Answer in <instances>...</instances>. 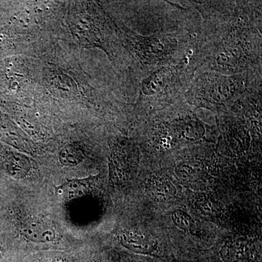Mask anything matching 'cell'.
Instances as JSON below:
<instances>
[{"label": "cell", "mask_w": 262, "mask_h": 262, "mask_svg": "<svg viewBox=\"0 0 262 262\" xmlns=\"http://www.w3.org/2000/svg\"><path fill=\"white\" fill-rule=\"evenodd\" d=\"M115 30L127 58L135 70L138 82L153 71L176 64L195 54L201 23L189 24L171 32L144 35L113 18Z\"/></svg>", "instance_id": "cell-2"}, {"label": "cell", "mask_w": 262, "mask_h": 262, "mask_svg": "<svg viewBox=\"0 0 262 262\" xmlns=\"http://www.w3.org/2000/svg\"><path fill=\"white\" fill-rule=\"evenodd\" d=\"M147 138V148L154 152H166L176 148L214 141L215 127L205 123L196 108L184 98L153 113L141 122Z\"/></svg>", "instance_id": "cell-3"}, {"label": "cell", "mask_w": 262, "mask_h": 262, "mask_svg": "<svg viewBox=\"0 0 262 262\" xmlns=\"http://www.w3.org/2000/svg\"><path fill=\"white\" fill-rule=\"evenodd\" d=\"M19 232L33 244H50L57 239L56 229L47 221L30 218L19 226Z\"/></svg>", "instance_id": "cell-9"}, {"label": "cell", "mask_w": 262, "mask_h": 262, "mask_svg": "<svg viewBox=\"0 0 262 262\" xmlns=\"http://www.w3.org/2000/svg\"><path fill=\"white\" fill-rule=\"evenodd\" d=\"M215 118L222 132V149L232 156L243 154L249 146L251 140L247 122L229 113L218 114Z\"/></svg>", "instance_id": "cell-7"}, {"label": "cell", "mask_w": 262, "mask_h": 262, "mask_svg": "<svg viewBox=\"0 0 262 262\" xmlns=\"http://www.w3.org/2000/svg\"><path fill=\"white\" fill-rule=\"evenodd\" d=\"M29 262H67V259L61 256H49V257L35 258Z\"/></svg>", "instance_id": "cell-17"}, {"label": "cell", "mask_w": 262, "mask_h": 262, "mask_svg": "<svg viewBox=\"0 0 262 262\" xmlns=\"http://www.w3.org/2000/svg\"><path fill=\"white\" fill-rule=\"evenodd\" d=\"M31 161L27 155L0 145V168L11 178H25L31 170Z\"/></svg>", "instance_id": "cell-10"}, {"label": "cell", "mask_w": 262, "mask_h": 262, "mask_svg": "<svg viewBox=\"0 0 262 262\" xmlns=\"http://www.w3.org/2000/svg\"><path fill=\"white\" fill-rule=\"evenodd\" d=\"M172 220L179 229L185 231L188 233L194 234L195 233L196 229V225L194 220L188 215L185 212L177 210L172 213Z\"/></svg>", "instance_id": "cell-16"}, {"label": "cell", "mask_w": 262, "mask_h": 262, "mask_svg": "<svg viewBox=\"0 0 262 262\" xmlns=\"http://www.w3.org/2000/svg\"><path fill=\"white\" fill-rule=\"evenodd\" d=\"M83 149L77 144H67L61 149L58 160L63 166L74 167L83 161Z\"/></svg>", "instance_id": "cell-14"}, {"label": "cell", "mask_w": 262, "mask_h": 262, "mask_svg": "<svg viewBox=\"0 0 262 262\" xmlns=\"http://www.w3.org/2000/svg\"><path fill=\"white\" fill-rule=\"evenodd\" d=\"M70 26L74 37L81 46L103 50L116 63L122 48L117 38L113 18L97 5L84 4L70 12Z\"/></svg>", "instance_id": "cell-6"}, {"label": "cell", "mask_w": 262, "mask_h": 262, "mask_svg": "<svg viewBox=\"0 0 262 262\" xmlns=\"http://www.w3.org/2000/svg\"><path fill=\"white\" fill-rule=\"evenodd\" d=\"M0 139L9 145L29 152L28 141L23 132L11 120L0 116Z\"/></svg>", "instance_id": "cell-11"}, {"label": "cell", "mask_w": 262, "mask_h": 262, "mask_svg": "<svg viewBox=\"0 0 262 262\" xmlns=\"http://www.w3.org/2000/svg\"><path fill=\"white\" fill-rule=\"evenodd\" d=\"M0 262H9L8 258H7L6 251L1 245H0Z\"/></svg>", "instance_id": "cell-18"}, {"label": "cell", "mask_w": 262, "mask_h": 262, "mask_svg": "<svg viewBox=\"0 0 262 262\" xmlns=\"http://www.w3.org/2000/svg\"><path fill=\"white\" fill-rule=\"evenodd\" d=\"M261 75L258 72L225 75L206 71L194 77L184 100L196 110L206 108L215 115L226 113L248 90L261 87Z\"/></svg>", "instance_id": "cell-5"}, {"label": "cell", "mask_w": 262, "mask_h": 262, "mask_svg": "<svg viewBox=\"0 0 262 262\" xmlns=\"http://www.w3.org/2000/svg\"><path fill=\"white\" fill-rule=\"evenodd\" d=\"M44 76L48 89L57 97L72 99L78 94L77 82L60 69L48 67Z\"/></svg>", "instance_id": "cell-8"}, {"label": "cell", "mask_w": 262, "mask_h": 262, "mask_svg": "<svg viewBox=\"0 0 262 262\" xmlns=\"http://www.w3.org/2000/svg\"><path fill=\"white\" fill-rule=\"evenodd\" d=\"M148 189L158 199H167L176 194L173 185L168 181L162 179H151L148 184Z\"/></svg>", "instance_id": "cell-15"}, {"label": "cell", "mask_w": 262, "mask_h": 262, "mask_svg": "<svg viewBox=\"0 0 262 262\" xmlns=\"http://www.w3.org/2000/svg\"><path fill=\"white\" fill-rule=\"evenodd\" d=\"M120 242L124 247L131 251L141 254H147L154 251L155 245L152 239L144 234L128 232L122 234Z\"/></svg>", "instance_id": "cell-12"}, {"label": "cell", "mask_w": 262, "mask_h": 262, "mask_svg": "<svg viewBox=\"0 0 262 262\" xmlns=\"http://www.w3.org/2000/svg\"><path fill=\"white\" fill-rule=\"evenodd\" d=\"M202 67L195 53L178 63L160 67L140 80L137 100L133 106L134 121L141 123L153 113L184 98L196 71Z\"/></svg>", "instance_id": "cell-4"}, {"label": "cell", "mask_w": 262, "mask_h": 262, "mask_svg": "<svg viewBox=\"0 0 262 262\" xmlns=\"http://www.w3.org/2000/svg\"><path fill=\"white\" fill-rule=\"evenodd\" d=\"M91 181L89 177L86 179H70L56 187V190L60 195L67 199H77L85 195L89 192Z\"/></svg>", "instance_id": "cell-13"}, {"label": "cell", "mask_w": 262, "mask_h": 262, "mask_svg": "<svg viewBox=\"0 0 262 262\" xmlns=\"http://www.w3.org/2000/svg\"><path fill=\"white\" fill-rule=\"evenodd\" d=\"M201 15L198 56L225 75L262 73L261 1H187Z\"/></svg>", "instance_id": "cell-1"}]
</instances>
